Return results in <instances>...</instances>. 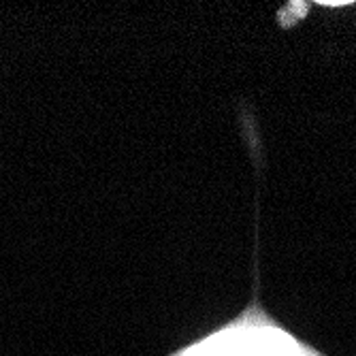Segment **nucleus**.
<instances>
[{
	"label": "nucleus",
	"mask_w": 356,
	"mask_h": 356,
	"mask_svg": "<svg viewBox=\"0 0 356 356\" xmlns=\"http://www.w3.org/2000/svg\"><path fill=\"white\" fill-rule=\"evenodd\" d=\"M165 356H329L295 335L265 307L258 282L248 305L220 327Z\"/></svg>",
	"instance_id": "obj_1"
}]
</instances>
